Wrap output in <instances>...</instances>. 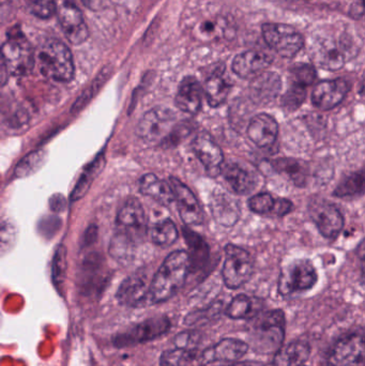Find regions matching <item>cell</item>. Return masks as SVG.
Listing matches in <instances>:
<instances>
[{
	"label": "cell",
	"mask_w": 365,
	"mask_h": 366,
	"mask_svg": "<svg viewBox=\"0 0 365 366\" xmlns=\"http://www.w3.org/2000/svg\"><path fill=\"white\" fill-rule=\"evenodd\" d=\"M310 56L312 61L319 68L338 71L357 56V47L349 34L324 32L316 34L312 38Z\"/></svg>",
	"instance_id": "obj_1"
},
{
	"label": "cell",
	"mask_w": 365,
	"mask_h": 366,
	"mask_svg": "<svg viewBox=\"0 0 365 366\" xmlns=\"http://www.w3.org/2000/svg\"><path fill=\"white\" fill-rule=\"evenodd\" d=\"M191 267L186 252L176 251L167 256L150 285L149 303L165 302L173 298L186 283Z\"/></svg>",
	"instance_id": "obj_2"
},
{
	"label": "cell",
	"mask_w": 365,
	"mask_h": 366,
	"mask_svg": "<svg viewBox=\"0 0 365 366\" xmlns=\"http://www.w3.org/2000/svg\"><path fill=\"white\" fill-rule=\"evenodd\" d=\"M285 327V315L280 310L255 316L251 330L254 350L264 355L278 352L284 341Z\"/></svg>",
	"instance_id": "obj_3"
},
{
	"label": "cell",
	"mask_w": 365,
	"mask_h": 366,
	"mask_svg": "<svg viewBox=\"0 0 365 366\" xmlns=\"http://www.w3.org/2000/svg\"><path fill=\"white\" fill-rule=\"evenodd\" d=\"M39 66L43 75L56 81H70L74 76L72 54L64 43L49 39L38 54Z\"/></svg>",
	"instance_id": "obj_4"
},
{
	"label": "cell",
	"mask_w": 365,
	"mask_h": 366,
	"mask_svg": "<svg viewBox=\"0 0 365 366\" xmlns=\"http://www.w3.org/2000/svg\"><path fill=\"white\" fill-rule=\"evenodd\" d=\"M9 73L25 75L34 68V56L31 45L19 27L12 28L2 44V62Z\"/></svg>",
	"instance_id": "obj_5"
},
{
	"label": "cell",
	"mask_w": 365,
	"mask_h": 366,
	"mask_svg": "<svg viewBox=\"0 0 365 366\" xmlns=\"http://www.w3.org/2000/svg\"><path fill=\"white\" fill-rule=\"evenodd\" d=\"M317 280L316 269L310 260H296L283 269L279 279V292L282 296L300 294L314 287Z\"/></svg>",
	"instance_id": "obj_6"
},
{
	"label": "cell",
	"mask_w": 365,
	"mask_h": 366,
	"mask_svg": "<svg viewBox=\"0 0 365 366\" xmlns=\"http://www.w3.org/2000/svg\"><path fill=\"white\" fill-rule=\"evenodd\" d=\"M225 255L223 280L227 287L237 290L250 281L254 271V260L249 252L234 244L227 245Z\"/></svg>",
	"instance_id": "obj_7"
},
{
	"label": "cell",
	"mask_w": 365,
	"mask_h": 366,
	"mask_svg": "<svg viewBox=\"0 0 365 366\" xmlns=\"http://www.w3.org/2000/svg\"><path fill=\"white\" fill-rule=\"evenodd\" d=\"M261 32L268 46L282 57H294L304 46V36L293 26L285 24H265L261 27Z\"/></svg>",
	"instance_id": "obj_8"
},
{
	"label": "cell",
	"mask_w": 365,
	"mask_h": 366,
	"mask_svg": "<svg viewBox=\"0 0 365 366\" xmlns=\"http://www.w3.org/2000/svg\"><path fill=\"white\" fill-rule=\"evenodd\" d=\"M175 126V114L169 109L156 107L141 117L137 124L136 133L144 141L160 143L171 134Z\"/></svg>",
	"instance_id": "obj_9"
},
{
	"label": "cell",
	"mask_w": 365,
	"mask_h": 366,
	"mask_svg": "<svg viewBox=\"0 0 365 366\" xmlns=\"http://www.w3.org/2000/svg\"><path fill=\"white\" fill-rule=\"evenodd\" d=\"M171 329V322L166 317L150 318L132 328L116 335L114 344L117 347H126L144 342L152 341L165 335Z\"/></svg>",
	"instance_id": "obj_10"
},
{
	"label": "cell",
	"mask_w": 365,
	"mask_h": 366,
	"mask_svg": "<svg viewBox=\"0 0 365 366\" xmlns=\"http://www.w3.org/2000/svg\"><path fill=\"white\" fill-rule=\"evenodd\" d=\"M328 366H365V337L351 335L339 340L330 350Z\"/></svg>",
	"instance_id": "obj_11"
},
{
	"label": "cell",
	"mask_w": 365,
	"mask_h": 366,
	"mask_svg": "<svg viewBox=\"0 0 365 366\" xmlns=\"http://www.w3.org/2000/svg\"><path fill=\"white\" fill-rule=\"evenodd\" d=\"M117 232L139 242L146 234L147 219L141 202L136 199H129L118 212Z\"/></svg>",
	"instance_id": "obj_12"
},
{
	"label": "cell",
	"mask_w": 365,
	"mask_h": 366,
	"mask_svg": "<svg viewBox=\"0 0 365 366\" xmlns=\"http://www.w3.org/2000/svg\"><path fill=\"white\" fill-rule=\"evenodd\" d=\"M58 15L62 31L69 42L79 45L87 40L89 36L87 24L84 19L83 13L73 0H64Z\"/></svg>",
	"instance_id": "obj_13"
},
{
	"label": "cell",
	"mask_w": 365,
	"mask_h": 366,
	"mask_svg": "<svg viewBox=\"0 0 365 366\" xmlns=\"http://www.w3.org/2000/svg\"><path fill=\"white\" fill-rule=\"evenodd\" d=\"M249 345L240 340L225 339L201 354L204 365L221 366L234 365L248 352Z\"/></svg>",
	"instance_id": "obj_14"
},
{
	"label": "cell",
	"mask_w": 365,
	"mask_h": 366,
	"mask_svg": "<svg viewBox=\"0 0 365 366\" xmlns=\"http://www.w3.org/2000/svg\"><path fill=\"white\" fill-rule=\"evenodd\" d=\"M310 214L319 232L325 238H336L344 228V217L341 211L334 204H328L325 200L312 202Z\"/></svg>",
	"instance_id": "obj_15"
},
{
	"label": "cell",
	"mask_w": 365,
	"mask_h": 366,
	"mask_svg": "<svg viewBox=\"0 0 365 366\" xmlns=\"http://www.w3.org/2000/svg\"><path fill=\"white\" fill-rule=\"evenodd\" d=\"M175 202L179 209L180 217L186 225H201L204 223V211L194 193L177 178H169Z\"/></svg>",
	"instance_id": "obj_16"
},
{
	"label": "cell",
	"mask_w": 365,
	"mask_h": 366,
	"mask_svg": "<svg viewBox=\"0 0 365 366\" xmlns=\"http://www.w3.org/2000/svg\"><path fill=\"white\" fill-rule=\"evenodd\" d=\"M351 90V84L344 79L323 81L315 86L312 103L321 111H329L343 102Z\"/></svg>",
	"instance_id": "obj_17"
},
{
	"label": "cell",
	"mask_w": 365,
	"mask_h": 366,
	"mask_svg": "<svg viewBox=\"0 0 365 366\" xmlns=\"http://www.w3.org/2000/svg\"><path fill=\"white\" fill-rule=\"evenodd\" d=\"M150 285L151 283H148L147 275L134 273L124 280L118 290V301L126 307H141L149 302Z\"/></svg>",
	"instance_id": "obj_18"
},
{
	"label": "cell",
	"mask_w": 365,
	"mask_h": 366,
	"mask_svg": "<svg viewBox=\"0 0 365 366\" xmlns=\"http://www.w3.org/2000/svg\"><path fill=\"white\" fill-rule=\"evenodd\" d=\"M272 57L259 51H246L236 56L233 61L234 72L244 79H254L271 66Z\"/></svg>",
	"instance_id": "obj_19"
},
{
	"label": "cell",
	"mask_w": 365,
	"mask_h": 366,
	"mask_svg": "<svg viewBox=\"0 0 365 366\" xmlns=\"http://www.w3.org/2000/svg\"><path fill=\"white\" fill-rule=\"evenodd\" d=\"M193 152L209 173H220L224 156L211 135L207 132L199 133L193 141Z\"/></svg>",
	"instance_id": "obj_20"
},
{
	"label": "cell",
	"mask_w": 365,
	"mask_h": 366,
	"mask_svg": "<svg viewBox=\"0 0 365 366\" xmlns=\"http://www.w3.org/2000/svg\"><path fill=\"white\" fill-rule=\"evenodd\" d=\"M248 135L257 147H270L278 139V122L271 115L259 114L251 119L248 127Z\"/></svg>",
	"instance_id": "obj_21"
},
{
	"label": "cell",
	"mask_w": 365,
	"mask_h": 366,
	"mask_svg": "<svg viewBox=\"0 0 365 366\" xmlns=\"http://www.w3.org/2000/svg\"><path fill=\"white\" fill-rule=\"evenodd\" d=\"M203 88L195 77L188 76L180 84L176 96V105L184 113L196 115L201 109Z\"/></svg>",
	"instance_id": "obj_22"
},
{
	"label": "cell",
	"mask_w": 365,
	"mask_h": 366,
	"mask_svg": "<svg viewBox=\"0 0 365 366\" xmlns=\"http://www.w3.org/2000/svg\"><path fill=\"white\" fill-rule=\"evenodd\" d=\"M282 89V79L276 72H264L253 79L251 94L259 104H269L278 98Z\"/></svg>",
	"instance_id": "obj_23"
},
{
	"label": "cell",
	"mask_w": 365,
	"mask_h": 366,
	"mask_svg": "<svg viewBox=\"0 0 365 366\" xmlns=\"http://www.w3.org/2000/svg\"><path fill=\"white\" fill-rule=\"evenodd\" d=\"M224 72V66H220V68H216L206 79L204 92H205L210 107H218L222 105L226 101L229 92H231V84L225 76Z\"/></svg>",
	"instance_id": "obj_24"
},
{
	"label": "cell",
	"mask_w": 365,
	"mask_h": 366,
	"mask_svg": "<svg viewBox=\"0 0 365 366\" xmlns=\"http://www.w3.org/2000/svg\"><path fill=\"white\" fill-rule=\"evenodd\" d=\"M211 211L216 222L226 227L233 226L239 219L240 210L237 202L222 192L212 195Z\"/></svg>",
	"instance_id": "obj_25"
},
{
	"label": "cell",
	"mask_w": 365,
	"mask_h": 366,
	"mask_svg": "<svg viewBox=\"0 0 365 366\" xmlns=\"http://www.w3.org/2000/svg\"><path fill=\"white\" fill-rule=\"evenodd\" d=\"M139 189L144 195L164 206H169L175 200L171 183L163 182L154 174H147L141 177Z\"/></svg>",
	"instance_id": "obj_26"
},
{
	"label": "cell",
	"mask_w": 365,
	"mask_h": 366,
	"mask_svg": "<svg viewBox=\"0 0 365 366\" xmlns=\"http://www.w3.org/2000/svg\"><path fill=\"white\" fill-rule=\"evenodd\" d=\"M310 355L311 347L306 342H293L276 352L272 366H302Z\"/></svg>",
	"instance_id": "obj_27"
},
{
	"label": "cell",
	"mask_w": 365,
	"mask_h": 366,
	"mask_svg": "<svg viewBox=\"0 0 365 366\" xmlns=\"http://www.w3.org/2000/svg\"><path fill=\"white\" fill-rule=\"evenodd\" d=\"M221 172H222L224 179L229 182L236 193L248 194L254 189V178L239 164L229 163L222 167Z\"/></svg>",
	"instance_id": "obj_28"
},
{
	"label": "cell",
	"mask_w": 365,
	"mask_h": 366,
	"mask_svg": "<svg viewBox=\"0 0 365 366\" xmlns=\"http://www.w3.org/2000/svg\"><path fill=\"white\" fill-rule=\"evenodd\" d=\"M365 193V169L345 178L334 189V196L340 198L359 197Z\"/></svg>",
	"instance_id": "obj_29"
},
{
	"label": "cell",
	"mask_w": 365,
	"mask_h": 366,
	"mask_svg": "<svg viewBox=\"0 0 365 366\" xmlns=\"http://www.w3.org/2000/svg\"><path fill=\"white\" fill-rule=\"evenodd\" d=\"M226 315L231 320H246V318H254L257 315L255 309V301L246 295H239L235 297L227 305Z\"/></svg>",
	"instance_id": "obj_30"
},
{
	"label": "cell",
	"mask_w": 365,
	"mask_h": 366,
	"mask_svg": "<svg viewBox=\"0 0 365 366\" xmlns=\"http://www.w3.org/2000/svg\"><path fill=\"white\" fill-rule=\"evenodd\" d=\"M201 354L197 350H167L161 355V366H190L194 361L201 360Z\"/></svg>",
	"instance_id": "obj_31"
},
{
	"label": "cell",
	"mask_w": 365,
	"mask_h": 366,
	"mask_svg": "<svg viewBox=\"0 0 365 366\" xmlns=\"http://www.w3.org/2000/svg\"><path fill=\"white\" fill-rule=\"evenodd\" d=\"M177 227L171 219L159 222L151 230L152 242L159 247H166L174 244L178 239Z\"/></svg>",
	"instance_id": "obj_32"
},
{
	"label": "cell",
	"mask_w": 365,
	"mask_h": 366,
	"mask_svg": "<svg viewBox=\"0 0 365 366\" xmlns=\"http://www.w3.org/2000/svg\"><path fill=\"white\" fill-rule=\"evenodd\" d=\"M291 84L308 87L314 83L317 77L316 70L312 64H298L291 66Z\"/></svg>",
	"instance_id": "obj_33"
},
{
	"label": "cell",
	"mask_w": 365,
	"mask_h": 366,
	"mask_svg": "<svg viewBox=\"0 0 365 366\" xmlns=\"http://www.w3.org/2000/svg\"><path fill=\"white\" fill-rule=\"evenodd\" d=\"M306 98V87L291 84L289 89L282 97V105L286 111L295 112L299 109Z\"/></svg>",
	"instance_id": "obj_34"
},
{
	"label": "cell",
	"mask_w": 365,
	"mask_h": 366,
	"mask_svg": "<svg viewBox=\"0 0 365 366\" xmlns=\"http://www.w3.org/2000/svg\"><path fill=\"white\" fill-rule=\"evenodd\" d=\"M276 204V199H274V196L267 192L256 194L249 200V207L251 210L261 215H271Z\"/></svg>",
	"instance_id": "obj_35"
},
{
	"label": "cell",
	"mask_w": 365,
	"mask_h": 366,
	"mask_svg": "<svg viewBox=\"0 0 365 366\" xmlns=\"http://www.w3.org/2000/svg\"><path fill=\"white\" fill-rule=\"evenodd\" d=\"M109 75H111V70L109 68H105L104 70H102V72L96 76V79H94V83L91 84L89 88L87 90L84 92V94H81V98L79 99L76 103L74 104V107L73 109H79L81 107H85L94 96H96V92L100 90V88L104 85L105 81L109 79Z\"/></svg>",
	"instance_id": "obj_36"
},
{
	"label": "cell",
	"mask_w": 365,
	"mask_h": 366,
	"mask_svg": "<svg viewBox=\"0 0 365 366\" xmlns=\"http://www.w3.org/2000/svg\"><path fill=\"white\" fill-rule=\"evenodd\" d=\"M24 1L28 10L40 19H49L56 12L55 0H24Z\"/></svg>",
	"instance_id": "obj_37"
},
{
	"label": "cell",
	"mask_w": 365,
	"mask_h": 366,
	"mask_svg": "<svg viewBox=\"0 0 365 366\" xmlns=\"http://www.w3.org/2000/svg\"><path fill=\"white\" fill-rule=\"evenodd\" d=\"M66 249L64 247H59L56 251L53 262V280L56 286H61L66 277Z\"/></svg>",
	"instance_id": "obj_38"
},
{
	"label": "cell",
	"mask_w": 365,
	"mask_h": 366,
	"mask_svg": "<svg viewBox=\"0 0 365 366\" xmlns=\"http://www.w3.org/2000/svg\"><path fill=\"white\" fill-rule=\"evenodd\" d=\"M276 167H278L280 171L289 174L297 184L304 180V167L298 161L284 159V160L278 161Z\"/></svg>",
	"instance_id": "obj_39"
},
{
	"label": "cell",
	"mask_w": 365,
	"mask_h": 366,
	"mask_svg": "<svg viewBox=\"0 0 365 366\" xmlns=\"http://www.w3.org/2000/svg\"><path fill=\"white\" fill-rule=\"evenodd\" d=\"M101 159L96 161V163H94V165L88 167L86 173L84 174L83 177L79 180V184L75 187L74 192H73V198H79L85 194V192L87 191L88 187H89L90 182L94 179V175H96L98 173L99 169H101L100 164Z\"/></svg>",
	"instance_id": "obj_40"
},
{
	"label": "cell",
	"mask_w": 365,
	"mask_h": 366,
	"mask_svg": "<svg viewBox=\"0 0 365 366\" xmlns=\"http://www.w3.org/2000/svg\"><path fill=\"white\" fill-rule=\"evenodd\" d=\"M201 335L195 331H186L175 337V345L182 350H195L201 343Z\"/></svg>",
	"instance_id": "obj_41"
},
{
	"label": "cell",
	"mask_w": 365,
	"mask_h": 366,
	"mask_svg": "<svg viewBox=\"0 0 365 366\" xmlns=\"http://www.w3.org/2000/svg\"><path fill=\"white\" fill-rule=\"evenodd\" d=\"M293 209V202L286 198H279L276 199V207L274 210L272 211V217H282L284 215L289 214Z\"/></svg>",
	"instance_id": "obj_42"
},
{
	"label": "cell",
	"mask_w": 365,
	"mask_h": 366,
	"mask_svg": "<svg viewBox=\"0 0 365 366\" xmlns=\"http://www.w3.org/2000/svg\"><path fill=\"white\" fill-rule=\"evenodd\" d=\"M357 256L359 258L360 268H361L362 275L365 277V239L360 243L357 249Z\"/></svg>",
	"instance_id": "obj_43"
},
{
	"label": "cell",
	"mask_w": 365,
	"mask_h": 366,
	"mask_svg": "<svg viewBox=\"0 0 365 366\" xmlns=\"http://www.w3.org/2000/svg\"><path fill=\"white\" fill-rule=\"evenodd\" d=\"M229 366H265L263 363L256 361H244V362H236Z\"/></svg>",
	"instance_id": "obj_44"
},
{
	"label": "cell",
	"mask_w": 365,
	"mask_h": 366,
	"mask_svg": "<svg viewBox=\"0 0 365 366\" xmlns=\"http://www.w3.org/2000/svg\"><path fill=\"white\" fill-rule=\"evenodd\" d=\"M285 1H297V0H285Z\"/></svg>",
	"instance_id": "obj_45"
},
{
	"label": "cell",
	"mask_w": 365,
	"mask_h": 366,
	"mask_svg": "<svg viewBox=\"0 0 365 366\" xmlns=\"http://www.w3.org/2000/svg\"><path fill=\"white\" fill-rule=\"evenodd\" d=\"M203 366H207V365H203Z\"/></svg>",
	"instance_id": "obj_46"
}]
</instances>
